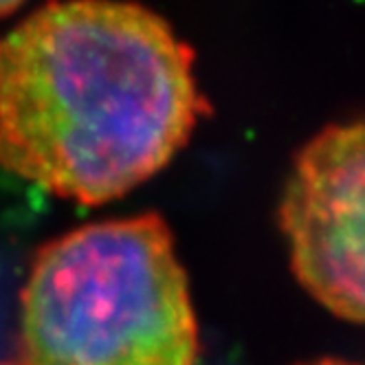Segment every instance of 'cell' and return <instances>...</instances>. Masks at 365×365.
<instances>
[{"label":"cell","mask_w":365,"mask_h":365,"mask_svg":"<svg viewBox=\"0 0 365 365\" xmlns=\"http://www.w3.org/2000/svg\"><path fill=\"white\" fill-rule=\"evenodd\" d=\"M18 9H22V3H11V0H0V20L14 16Z\"/></svg>","instance_id":"obj_4"},{"label":"cell","mask_w":365,"mask_h":365,"mask_svg":"<svg viewBox=\"0 0 365 365\" xmlns=\"http://www.w3.org/2000/svg\"><path fill=\"white\" fill-rule=\"evenodd\" d=\"M27 365H196L187 273L159 214L71 229L42 245L20 291Z\"/></svg>","instance_id":"obj_2"},{"label":"cell","mask_w":365,"mask_h":365,"mask_svg":"<svg viewBox=\"0 0 365 365\" xmlns=\"http://www.w3.org/2000/svg\"><path fill=\"white\" fill-rule=\"evenodd\" d=\"M279 225L306 293L365 324V117L332 123L299 150Z\"/></svg>","instance_id":"obj_3"},{"label":"cell","mask_w":365,"mask_h":365,"mask_svg":"<svg viewBox=\"0 0 365 365\" xmlns=\"http://www.w3.org/2000/svg\"><path fill=\"white\" fill-rule=\"evenodd\" d=\"M207 110L194 51L148 7L48 3L0 36V170L53 196H125Z\"/></svg>","instance_id":"obj_1"},{"label":"cell","mask_w":365,"mask_h":365,"mask_svg":"<svg viewBox=\"0 0 365 365\" xmlns=\"http://www.w3.org/2000/svg\"><path fill=\"white\" fill-rule=\"evenodd\" d=\"M0 365H27V363H22L20 359H16V361H0Z\"/></svg>","instance_id":"obj_6"},{"label":"cell","mask_w":365,"mask_h":365,"mask_svg":"<svg viewBox=\"0 0 365 365\" xmlns=\"http://www.w3.org/2000/svg\"><path fill=\"white\" fill-rule=\"evenodd\" d=\"M304 365H359V363L341 361V359H322V361H312V363H304Z\"/></svg>","instance_id":"obj_5"}]
</instances>
